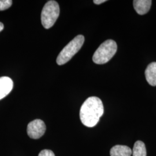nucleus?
I'll list each match as a JSON object with an SVG mask.
<instances>
[{
    "mask_svg": "<svg viewBox=\"0 0 156 156\" xmlns=\"http://www.w3.org/2000/svg\"><path fill=\"white\" fill-rule=\"evenodd\" d=\"M46 131L45 123L40 119H36L28 123L27 128V134L30 138L37 140L42 137Z\"/></svg>",
    "mask_w": 156,
    "mask_h": 156,
    "instance_id": "nucleus-5",
    "label": "nucleus"
},
{
    "mask_svg": "<svg viewBox=\"0 0 156 156\" xmlns=\"http://www.w3.org/2000/svg\"><path fill=\"white\" fill-rule=\"evenodd\" d=\"M13 86V83L11 78L7 76L0 78V100L10 93Z\"/></svg>",
    "mask_w": 156,
    "mask_h": 156,
    "instance_id": "nucleus-6",
    "label": "nucleus"
},
{
    "mask_svg": "<svg viewBox=\"0 0 156 156\" xmlns=\"http://www.w3.org/2000/svg\"><path fill=\"white\" fill-rule=\"evenodd\" d=\"M12 4V1L11 0H0V11L9 8Z\"/></svg>",
    "mask_w": 156,
    "mask_h": 156,
    "instance_id": "nucleus-11",
    "label": "nucleus"
},
{
    "mask_svg": "<svg viewBox=\"0 0 156 156\" xmlns=\"http://www.w3.org/2000/svg\"><path fill=\"white\" fill-rule=\"evenodd\" d=\"M38 156H55L54 153L50 150L45 149L39 153Z\"/></svg>",
    "mask_w": 156,
    "mask_h": 156,
    "instance_id": "nucleus-12",
    "label": "nucleus"
},
{
    "mask_svg": "<svg viewBox=\"0 0 156 156\" xmlns=\"http://www.w3.org/2000/svg\"><path fill=\"white\" fill-rule=\"evenodd\" d=\"M132 154L133 156H146L145 144L140 140L136 141L134 144Z\"/></svg>",
    "mask_w": 156,
    "mask_h": 156,
    "instance_id": "nucleus-10",
    "label": "nucleus"
},
{
    "mask_svg": "<svg viewBox=\"0 0 156 156\" xmlns=\"http://www.w3.org/2000/svg\"><path fill=\"white\" fill-rule=\"evenodd\" d=\"M106 0H94L93 2L95 4H97V5H100L101 4H102L105 2H106Z\"/></svg>",
    "mask_w": 156,
    "mask_h": 156,
    "instance_id": "nucleus-13",
    "label": "nucleus"
},
{
    "mask_svg": "<svg viewBox=\"0 0 156 156\" xmlns=\"http://www.w3.org/2000/svg\"><path fill=\"white\" fill-rule=\"evenodd\" d=\"M116 42L108 39L103 42L97 49L93 56V61L97 64H104L109 62L117 51Z\"/></svg>",
    "mask_w": 156,
    "mask_h": 156,
    "instance_id": "nucleus-3",
    "label": "nucleus"
},
{
    "mask_svg": "<svg viewBox=\"0 0 156 156\" xmlns=\"http://www.w3.org/2000/svg\"><path fill=\"white\" fill-rule=\"evenodd\" d=\"M60 14V7L55 1L46 2L41 12V23L46 29L51 28L56 22Z\"/></svg>",
    "mask_w": 156,
    "mask_h": 156,
    "instance_id": "nucleus-4",
    "label": "nucleus"
},
{
    "mask_svg": "<svg viewBox=\"0 0 156 156\" xmlns=\"http://www.w3.org/2000/svg\"><path fill=\"white\" fill-rule=\"evenodd\" d=\"M146 79L152 86H156V62H151L145 70Z\"/></svg>",
    "mask_w": 156,
    "mask_h": 156,
    "instance_id": "nucleus-8",
    "label": "nucleus"
},
{
    "mask_svg": "<svg viewBox=\"0 0 156 156\" xmlns=\"http://www.w3.org/2000/svg\"><path fill=\"white\" fill-rule=\"evenodd\" d=\"M152 1L151 0H134V9L138 14L143 15L147 13L151 9Z\"/></svg>",
    "mask_w": 156,
    "mask_h": 156,
    "instance_id": "nucleus-7",
    "label": "nucleus"
},
{
    "mask_svg": "<svg viewBox=\"0 0 156 156\" xmlns=\"http://www.w3.org/2000/svg\"><path fill=\"white\" fill-rule=\"evenodd\" d=\"M104 111L102 101L97 97H90L84 102L80 108V120L85 126L93 127L99 122Z\"/></svg>",
    "mask_w": 156,
    "mask_h": 156,
    "instance_id": "nucleus-1",
    "label": "nucleus"
},
{
    "mask_svg": "<svg viewBox=\"0 0 156 156\" xmlns=\"http://www.w3.org/2000/svg\"><path fill=\"white\" fill-rule=\"evenodd\" d=\"M84 42V37L82 35L75 37L61 51L57 58V64L62 66L69 62L81 49Z\"/></svg>",
    "mask_w": 156,
    "mask_h": 156,
    "instance_id": "nucleus-2",
    "label": "nucleus"
},
{
    "mask_svg": "<svg viewBox=\"0 0 156 156\" xmlns=\"http://www.w3.org/2000/svg\"><path fill=\"white\" fill-rule=\"evenodd\" d=\"M4 29V24L1 22H0V32L2 31Z\"/></svg>",
    "mask_w": 156,
    "mask_h": 156,
    "instance_id": "nucleus-14",
    "label": "nucleus"
},
{
    "mask_svg": "<svg viewBox=\"0 0 156 156\" xmlns=\"http://www.w3.org/2000/svg\"><path fill=\"white\" fill-rule=\"evenodd\" d=\"M111 156H131L132 150L127 146L116 145L110 151Z\"/></svg>",
    "mask_w": 156,
    "mask_h": 156,
    "instance_id": "nucleus-9",
    "label": "nucleus"
}]
</instances>
